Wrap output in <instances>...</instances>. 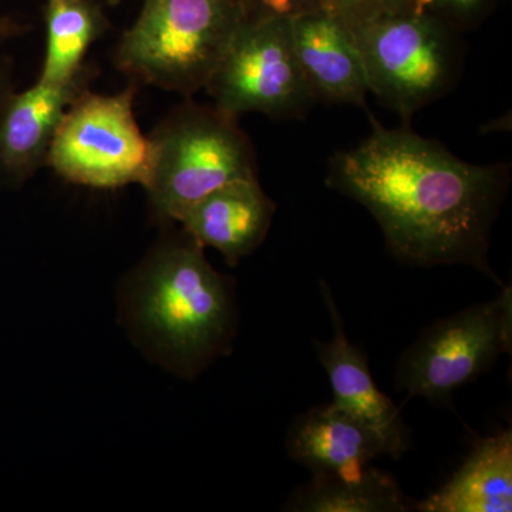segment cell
<instances>
[{"instance_id":"obj_3","label":"cell","mask_w":512,"mask_h":512,"mask_svg":"<svg viewBox=\"0 0 512 512\" xmlns=\"http://www.w3.org/2000/svg\"><path fill=\"white\" fill-rule=\"evenodd\" d=\"M244 19L241 0H144L117 47V66L138 82L191 96L207 89Z\"/></svg>"},{"instance_id":"obj_19","label":"cell","mask_w":512,"mask_h":512,"mask_svg":"<svg viewBox=\"0 0 512 512\" xmlns=\"http://www.w3.org/2000/svg\"><path fill=\"white\" fill-rule=\"evenodd\" d=\"M325 0H241L249 19L293 20L323 8Z\"/></svg>"},{"instance_id":"obj_1","label":"cell","mask_w":512,"mask_h":512,"mask_svg":"<svg viewBox=\"0 0 512 512\" xmlns=\"http://www.w3.org/2000/svg\"><path fill=\"white\" fill-rule=\"evenodd\" d=\"M328 185L373 215L403 264L473 266L504 286L488 249L507 194L505 165L467 163L436 141L375 121L365 141L333 157Z\"/></svg>"},{"instance_id":"obj_16","label":"cell","mask_w":512,"mask_h":512,"mask_svg":"<svg viewBox=\"0 0 512 512\" xmlns=\"http://www.w3.org/2000/svg\"><path fill=\"white\" fill-rule=\"evenodd\" d=\"M103 28L100 13L84 0L49 2L45 62L37 80L62 83L82 74L84 56Z\"/></svg>"},{"instance_id":"obj_14","label":"cell","mask_w":512,"mask_h":512,"mask_svg":"<svg viewBox=\"0 0 512 512\" xmlns=\"http://www.w3.org/2000/svg\"><path fill=\"white\" fill-rule=\"evenodd\" d=\"M421 512H510L512 431L477 444L460 470L436 493L414 505Z\"/></svg>"},{"instance_id":"obj_18","label":"cell","mask_w":512,"mask_h":512,"mask_svg":"<svg viewBox=\"0 0 512 512\" xmlns=\"http://www.w3.org/2000/svg\"><path fill=\"white\" fill-rule=\"evenodd\" d=\"M491 0H414V5L421 10L437 16L450 28L473 26L485 12Z\"/></svg>"},{"instance_id":"obj_15","label":"cell","mask_w":512,"mask_h":512,"mask_svg":"<svg viewBox=\"0 0 512 512\" xmlns=\"http://www.w3.org/2000/svg\"><path fill=\"white\" fill-rule=\"evenodd\" d=\"M291 512H404L412 510L396 478L375 467L360 476H313L288 498Z\"/></svg>"},{"instance_id":"obj_17","label":"cell","mask_w":512,"mask_h":512,"mask_svg":"<svg viewBox=\"0 0 512 512\" xmlns=\"http://www.w3.org/2000/svg\"><path fill=\"white\" fill-rule=\"evenodd\" d=\"M414 0H325L323 8L338 16L348 26L410 8Z\"/></svg>"},{"instance_id":"obj_20","label":"cell","mask_w":512,"mask_h":512,"mask_svg":"<svg viewBox=\"0 0 512 512\" xmlns=\"http://www.w3.org/2000/svg\"><path fill=\"white\" fill-rule=\"evenodd\" d=\"M10 93H12V90H10L9 72L3 60L0 59V104L3 103V100H5Z\"/></svg>"},{"instance_id":"obj_5","label":"cell","mask_w":512,"mask_h":512,"mask_svg":"<svg viewBox=\"0 0 512 512\" xmlns=\"http://www.w3.org/2000/svg\"><path fill=\"white\" fill-rule=\"evenodd\" d=\"M367 89L403 119L437 99L454 72L450 26L417 6L349 26Z\"/></svg>"},{"instance_id":"obj_6","label":"cell","mask_w":512,"mask_h":512,"mask_svg":"<svg viewBox=\"0 0 512 512\" xmlns=\"http://www.w3.org/2000/svg\"><path fill=\"white\" fill-rule=\"evenodd\" d=\"M512 340V289L491 301L441 319L400 357L397 389L436 406H451L454 393L487 372Z\"/></svg>"},{"instance_id":"obj_4","label":"cell","mask_w":512,"mask_h":512,"mask_svg":"<svg viewBox=\"0 0 512 512\" xmlns=\"http://www.w3.org/2000/svg\"><path fill=\"white\" fill-rule=\"evenodd\" d=\"M143 187L154 214L181 217L210 192L231 181L255 178V157L237 117L217 107L184 104L154 131Z\"/></svg>"},{"instance_id":"obj_8","label":"cell","mask_w":512,"mask_h":512,"mask_svg":"<svg viewBox=\"0 0 512 512\" xmlns=\"http://www.w3.org/2000/svg\"><path fill=\"white\" fill-rule=\"evenodd\" d=\"M207 90L232 117L292 119L316 100L296 57L291 20L281 19L245 16Z\"/></svg>"},{"instance_id":"obj_22","label":"cell","mask_w":512,"mask_h":512,"mask_svg":"<svg viewBox=\"0 0 512 512\" xmlns=\"http://www.w3.org/2000/svg\"><path fill=\"white\" fill-rule=\"evenodd\" d=\"M49 2H62V0H49Z\"/></svg>"},{"instance_id":"obj_2","label":"cell","mask_w":512,"mask_h":512,"mask_svg":"<svg viewBox=\"0 0 512 512\" xmlns=\"http://www.w3.org/2000/svg\"><path fill=\"white\" fill-rule=\"evenodd\" d=\"M121 313L140 348L188 380L228 355L238 326L234 282L184 229L158 242L128 276Z\"/></svg>"},{"instance_id":"obj_10","label":"cell","mask_w":512,"mask_h":512,"mask_svg":"<svg viewBox=\"0 0 512 512\" xmlns=\"http://www.w3.org/2000/svg\"><path fill=\"white\" fill-rule=\"evenodd\" d=\"M86 92L84 73L62 83L37 80L0 104V181L20 184L46 164L64 114Z\"/></svg>"},{"instance_id":"obj_12","label":"cell","mask_w":512,"mask_h":512,"mask_svg":"<svg viewBox=\"0 0 512 512\" xmlns=\"http://www.w3.org/2000/svg\"><path fill=\"white\" fill-rule=\"evenodd\" d=\"M293 47L316 100L365 107L367 80L345 22L325 8L291 20Z\"/></svg>"},{"instance_id":"obj_11","label":"cell","mask_w":512,"mask_h":512,"mask_svg":"<svg viewBox=\"0 0 512 512\" xmlns=\"http://www.w3.org/2000/svg\"><path fill=\"white\" fill-rule=\"evenodd\" d=\"M275 204L258 178L231 181L210 192L181 217L180 224L202 247L217 249L237 266L268 235Z\"/></svg>"},{"instance_id":"obj_21","label":"cell","mask_w":512,"mask_h":512,"mask_svg":"<svg viewBox=\"0 0 512 512\" xmlns=\"http://www.w3.org/2000/svg\"><path fill=\"white\" fill-rule=\"evenodd\" d=\"M13 26L5 20L0 19V42L12 33Z\"/></svg>"},{"instance_id":"obj_9","label":"cell","mask_w":512,"mask_h":512,"mask_svg":"<svg viewBox=\"0 0 512 512\" xmlns=\"http://www.w3.org/2000/svg\"><path fill=\"white\" fill-rule=\"evenodd\" d=\"M333 336L329 342H315L320 365L328 373L333 404L362 421L379 437L386 456L400 458L409 450L410 434L396 404L376 386L367 357L346 335L338 303L325 281H320Z\"/></svg>"},{"instance_id":"obj_7","label":"cell","mask_w":512,"mask_h":512,"mask_svg":"<svg viewBox=\"0 0 512 512\" xmlns=\"http://www.w3.org/2000/svg\"><path fill=\"white\" fill-rule=\"evenodd\" d=\"M136 89L114 96L84 92L64 114L50 144L46 164L69 183L84 187L144 184L150 140L133 111Z\"/></svg>"},{"instance_id":"obj_13","label":"cell","mask_w":512,"mask_h":512,"mask_svg":"<svg viewBox=\"0 0 512 512\" xmlns=\"http://www.w3.org/2000/svg\"><path fill=\"white\" fill-rule=\"evenodd\" d=\"M286 450L312 476L340 478L360 476L373 458L386 454L369 427L333 403L313 407L293 421Z\"/></svg>"}]
</instances>
